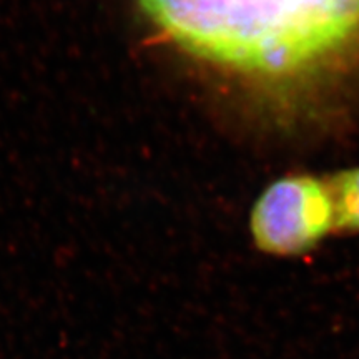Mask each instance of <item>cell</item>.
Masks as SVG:
<instances>
[{
	"label": "cell",
	"mask_w": 359,
	"mask_h": 359,
	"mask_svg": "<svg viewBox=\"0 0 359 359\" xmlns=\"http://www.w3.org/2000/svg\"><path fill=\"white\" fill-rule=\"evenodd\" d=\"M336 230L333 193L326 180L290 175L271 183L251 212V235L264 253L294 257Z\"/></svg>",
	"instance_id": "2"
},
{
	"label": "cell",
	"mask_w": 359,
	"mask_h": 359,
	"mask_svg": "<svg viewBox=\"0 0 359 359\" xmlns=\"http://www.w3.org/2000/svg\"><path fill=\"white\" fill-rule=\"evenodd\" d=\"M191 55L262 83L321 74L359 43V0H140Z\"/></svg>",
	"instance_id": "1"
},
{
	"label": "cell",
	"mask_w": 359,
	"mask_h": 359,
	"mask_svg": "<svg viewBox=\"0 0 359 359\" xmlns=\"http://www.w3.org/2000/svg\"><path fill=\"white\" fill-rule=\"evenodd\" d=\"M326 182L333 193L336 230L359 231V167L343 170Z\"/></svg>",
	"instance_id": "3"
}]
</instances>
